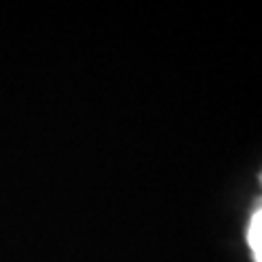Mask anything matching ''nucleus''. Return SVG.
I'll list each match as a JSON object with an SVG mask.
<instances>
[{"mask_svg":"<svg viewBox=\"0 0 262 262\" xmlns=\"http://www.w3.org/2000/svg\"><path fill=\"white\" fill-rule=\"evenodd\" d=\"M260 227H262V214H260V210H256V214L251 216V223H249V229H247V241H249V247H251V251H253V258H256V262L262 260Z\"/></svg>","mask_w":262,"mask_h":262,"instance_id":"nucleus-1","label":"nucleus"}]
</instances>
